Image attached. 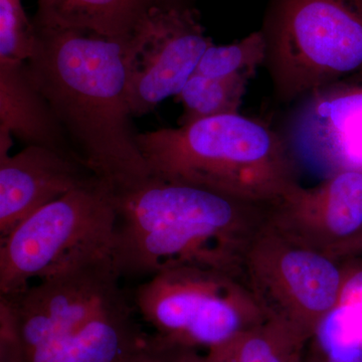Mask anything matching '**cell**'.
<instances>
[{
	"mask_svg": "<svg viewBox=\"0 0 362 362\" xmlns=\"http://www.w3.org/2000/svg\"><path fill=\"white\" fill-rule=\"evenodd\" d=\"M35 28V49L26 63L81 161L114 189L147 177L128 103L127 37Z\"/></svg>",
	"mask_w": 362,
	"mask_h": 362,
	"instance_id": "cell-1",
	"label": "cell"
},
{
	"mask_svg": "<svg viewBox=\"0 0 362 362\" xmlns=\"http://www.w3.org/2000/svg\"><path fill=\"white\" fill-rule=\"evenodd\" d=\"M115 190L111 256L122 281L169 267L237 274L246 257V218L259 204L151 175Z\"/></svg>",
	"mask_w": 362,
	"mask_h": 362,
	"instance_id": "cell-2",
	"label": "cell"
},
{
	"mask_svg": "<svg viewBox=\"0 0 362 362\" xmlns=\"http://www.w3.org/2000/svg\"><path fill=\"white\" fill-rule=\"evenodd\" d=\"M137 142L151 175L240 201L271 206L296 185L282 136L240 113L138 133Z\"/></svg>",
	"mask_w": 362,
	"mask_h": 362,
	"instance_id": "cell-3",
	"label": "cell"
},
{
	"mask_svg": "<svg viewBox=\"0 0 362 362\" xmlns=\"http://www.w3.org/2000/svg\"><path fill=\"white\" fill-rule=\"evenodd\" d=\"M261 30L282 103L362 75V0H270Z\"/></svg>",
	"mask_w": 362,
	"mask_h": 362,
	"instance_id": "cell-4",
	"label": "cell"
},
{
	"mask_svg": "<svg viewBox=\"0 0 362 362\" xmlns=\"http://www.w3.org/2000/svg\"><path fill=\"white\" fill-rule=\"evenodd\" d=\"M115 221V190L99 177L35 211L0 240V295L111 252Z\"/></svg>",
	"mask_w": 362,
	"mask_h": 362,
	"instance_id": "cell-5",
	"label": "cell"
},
{
	"mask_svg": "<svg viewBox=\"0 0 362 362\" xmlns=\"http://www.w3.org/2000/svg\"><path fill=\"white\" fill-rule=\"evenodd\" d=\"M137 315L166 346L207 350L263 322L247 315L235 276L202 267H169L139 283L132 295Z\"/></svg>",
	"mask_w": 362,
	"mask_h": 362,
	"instance_id": "cell-6",
	"label": "cell"
},
{
	"mask_svg": "<svg viewBox=\"0 0 362 362\" xmlns=\"http://www.w3.org/2000/svg\"><path fill=\"white\" fill-rule=\"evenodd\" d=\"M188 6H154L126 39L127 98L132 116L177 96L213 45Z\"/></svg>",
	"mask_w": 362,
	"mask_h": 362,
	"instance_id": "cell-7",
	"label": "cell"
},
{
	"mask_svg": "<svg viewBox=\"0 0 362 362\" xmlns=\"http://www.w3.org/2000/svg\"><path fill=\"white\" fill-rule=\"evenodd\" d=\"M276 233L252 247L254 283L267 306H274L268 318L284 321L308 340L337 306L344 275L319 250Z\"/></svg>",
	"mask_w": 362,
	"mask_h": 362,
	"instance_id": "cell-8",
	"label": "cell"
},
{
	"mask_svg": "<svg viewBox=\"0 0 362 362\" xmlns=\"http://www.w3.org/2000/svg\"><path fill=\"white\" fill-rule=\"evenodd\" d=\"M290 117V152L330 176L362 170V75L343 78L302 98Z\"/></svg>",
	"mask_w": 362,
	"mask_h": 362,
	"instance_id": "cell-9",
	"label": "cell"
},
{
	"mask_svg": "<svg viewBox=\"0 0 362 362\" xmlns=\"http://www.w3.org/2000/svg\"><path fill=\"white\" fill-rule=\"evenodd\" d=\"M273 207L280 232L332 252L362 230V170L339 171L315 187L293 185Z\"/></svg>",
	"mask_w": 362,
	"mask_h": 362,
	"instance_id": "cell-10",
	"label": "cell"
},
{
	"mask_svg": "<svg viewBox=\"0 0 362 362\" xmlns=\"http://www.w3.org/2000/svg\"><path fill=\"white\" fill-rule=\"evenodd\" d=\"M98 177L75 159L40 146L0 153V240L21 221Z\"/></svg>",
	"mask_w": 362,
	"mask_h": 362,
	"instance_id": "cell-11",
	"label": "cell"
},
{
	"mask_svg": "<svg viewBox=\"0 0 362 362\" xmlns=\"http://www.w3.org/2000/svg\"><path fill=\"white\" fill-rule=\"evenodd\" d=\"M0 134L16 138L25 146L54 150L84 164L71 148L26 62L0 61Z\"/></svg>",
	"mask_w": 362,
	"mask_h": 362,
	"instance_id": "cell-12",
	"label": "cell"
},
{
	"mask_svg": "<svg viewBox=\"0 0 362 362\" xmlns=\"http://www.w3.org/2000/svg\"><path fill=\"white\" fill-rule=\"evenodd\" d=\"M136 316L132 298L119 286L69 338L59 362H120L147 337Z\"/></svg>",
	"mask_w": 362,
	"mask_h": 362,
	"instance_id": "cell-13",
	"label": "cell"
},
{
	"mask_svg": "<svg viewBox=\"0 0 362 362\" xmlns=\"http://www.w3.org/2000/svg\"><path fill=\"white\" fill-rule=\"evenodd\" d=\"M33 23L45 28L89 30L125 39L157 0H37Z\"/></svg>",
	"mask_w": 362,
	"mask_h": 362,
	"instance_id": "cell-14",
	"label": "cell"
},
{
	"mask_svg": "<svg viewBox=\"0 0 362 362\" xmlns=\"http://www.w3.org/2000/svg\"><path fill=\"white\" fill-rule=\"evenodd\" d=\"M306 341L289 324L268 318L207 350L204 361L296 362Z\"/></svg>",
	"mask_w": 362,
	"mask_h": 362,
	"instance_id": "cell-15",
	"label": "cell"
},
{
	"mask_svg": "<svg viewBox=\"0 0 362 362\" xmlns=\"http://www.w3.org/2000/svg\"><path fill=\"white\" fill-rule=\"evenodd\" d=\"M252 78L249 75L207 78L194 73L176 96L183 109L180 125L209 117L240 113Z\"/></svg>",
	"mask_w": 362,
	"mask_h": 362,
	"instance_id": "cell-16",
	"label": "cell"
},
{
	"mask_svg": "<svg viewBox=\"0 0 362 362\" xmlns=\"http://www.w3.org/2000/svg\"><path fill=\"white\" fill-rule=\"evenodd\" d=\"M266 40L262 30L228 45H211L204 52L195 74L207 78L235 75L254 77L259 66H265Z\"/></svg>",
	"mask_w": 362,
	"mask_h": 362,
	"instance_id": "cell-17",
	"label": "cell"
},
{
	"mask_svg": "<svg viewBox=\"0 0 362 362\" xmlns=\"http://www.w3.org/2000/svg\"><path fill=\"white\" fill-rule=\"evenodd\" d=\"M35 44V25L21 0H0V61H28Z\"/></svg>",
	"mask_w": 362,
	"mask_h": 362,
	"instance_id": "cell-18",
	"label": "cell"
},
{
	"mask_svg": "<svg viewBox=\"0 0 362 362\" xmlns=\"http://www.w3.org/2000/svg\"><path fill=\"white\" fill-rule=\"evenodd\" d=\"M120 362H204L197 350L166 346L150 339L148 335Z\"/></svg>",
	"mask_w": 362,
	"mask_h": 362,
	"instance_id": "cell-19",
	"label": "cell"
},
{
	"mask_svg": "<svg viewBox=\"0 0 362 362\" xmlns=\"http://www.w3.org/2000/svg\"><path fill=\"white\" fill-rule=\"evenodd\" d=\"M313 362H362V347L346 345L323 350Z\"/></svg>",
	"mask_w": 362,
	"mask_h": 362,
	"instance_id": "cell-20",
	"label": "cell"
},
{
	"mask_svg": "<svg viewBox=\"0 0 362 362\" xmlns=\"http://www.w3.org/2000/svg\"><path fill=\"white\" fill-rule=\"evenodd\" d=\"M332 252L337 256L350 257V258L362 257V230L356 237L340 245Z\"/></svg>",
	"mask_w": 362,
	"mask_h": 362,
	"instance_id": "cell-21",
	"label": "cell"
},
{
	"mask_svg": "<svg viewBox=\"0 0 362 362\" xmlns=\"http://www.w3.org/2000/svg\"><path fill=\"white\" fill-rule=\"evenodd\" d=\"M189 0H157V6H188Z\"/></svg>",
	"mask_w": 362,
	"mask_h": 362,
	"instance_id": "cell-22",
	"label": "cell"
},
{
	"mask_svg": "<svg viewBox=\"0 0 362 362\" xmlns=\"http://www.w3.org/2000/svg\"><path fill=\"white\" fill-rule=\"evenodd\" d=\"M296 362H303V358L300 359V361H296Z\"/></svg>",
	"mask_w": 362,
	"mask_h": 362,
	"instance_id": "cell-23",
	"label": "cell"
}]
</instances>
